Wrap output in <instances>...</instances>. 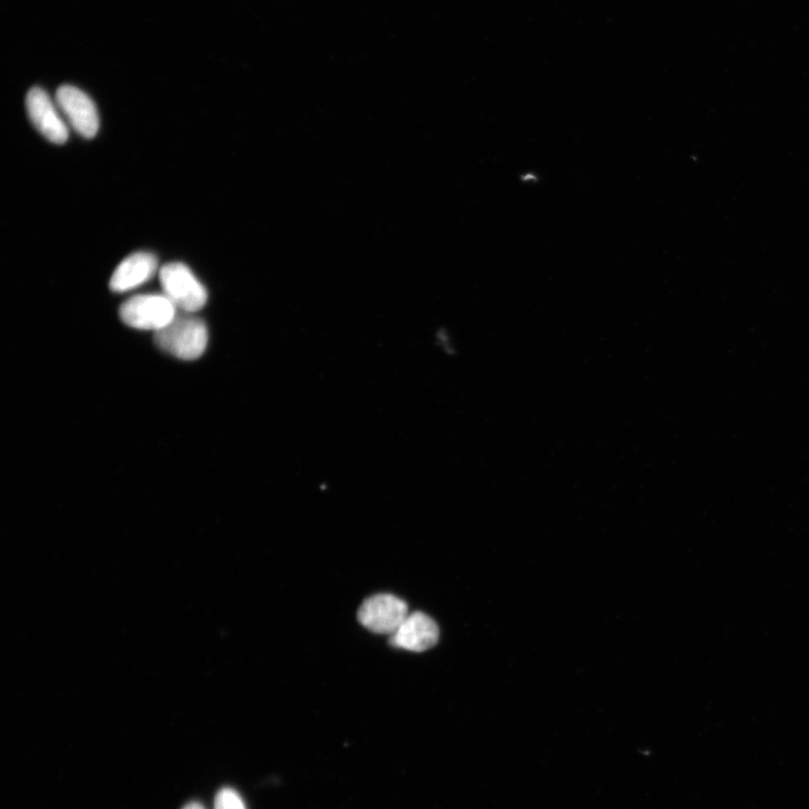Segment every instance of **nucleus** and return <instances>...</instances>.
I'll return each instance as SVG.
<instances>
[{"label": "nucleus", "instance_id": "6", "mask_svg": "<svg viewBox=\"0 0 809 809\" xmlns=\"http://www.w3.org/2000/svg\"><path fill=\"white\" fill-rule=\"evenodd\" d=\"M26 109L34 128L50 142L64 144L68 141V126L47 92L39 87L32 88L26 96Z\"/></svg>", "mask_w": 809, "mask_h": 809}, {"label": "nucleus", "instance_id": "10", "mask_svg": "<svg viewBox=\"0 0 809 809\" xmlns=\"http://www.w3.org/2000/svg\"><path fill=\"white\" fill-rule=\"evenodd\" d=\"M182 809H205V808H204V806L202 804H200L197 801H193V802L188 804Z\"/></svg>", "mask_w": 809, "mask_h": 809}, {"label": "nucleus", "instance_id": "1", "mask_svg": "<svg viewBox=\"0 0 809 809\" xmlns=\"http://www.w3.org/2000/svg\"><path fill=\"white\" fill-rule=\"evenodd\" d=\"M157 347L181 360L201 358L207 347L206 324L191 313L177 314L173 321L155 335Z\"/></svg>", "mask_w": 809, "mask_h": 809}, {"label": "nucleus", "instance_id": "8", "mask_svg": "<svg viewBox=\"0 0 809 809\" xmlns=\"http://www.w3.org/2000/svg\"><path fill=\"white\" fill-rule=\"evenodd\" d=\"M158 269L157 256L148 252H136L123 261L110 279L109 287L116 292H125L149 281Z\"/></svg>", "mask_w": 809, "mask_h": 809}, {"label": "nucleus", "instance_id": "3", "mask_svg": "<svg viewBox=\"0 0 809 809\" xmlns=\"http://www.w3.org/2000/svg\"><path fill=\"white\" fill-rule=\"evenodd\" d=\"M178 309L161 293L134 297L124 302L120 309V316L124 324L136 329L158 330L169 325Z\"/></svg>", "mask_w": 809, "mask_h": 809}, {"label": "nucleus", "instance_id": "4", "mask_svg": "<svg viewBox=\"0 0 809 809\" xmlns=\"http://www.w3.org/2000/svg\"><path fill=\"white\" fill-rule=\"evenodd\" d=\"M408 616V604L391 594H378L367 599L358 612V619L363 628L389 637Z\"/></svg>", "mask_w": 809, "mask_h": 809}, {"label": "nucleus", "instance_id": "2", "mask_svg": "<svg viewBox=\"0 0 809 809\" xmlns=\"http://www.w3.org/2000/svg\"><path fill=\"white\" fill-rule=\"evenodd\" d=\"M165 295L183 313L195 314L207 303V291L193 271L183 264H168L160 270Z\"/></svg>", "mask_w": 809, "mask_h": 809}, {"label": "nucleus", "instance_id": "7", "mask_svg": "<svg viewBox=\"0 0 809 809\" xmlns=\"http://www.w3.org/2000/svg\"><path fill=\"white\" fill-rule=\"evenodd\" d=\"M438 639L439 630L435 620L422 612H416L409 614L398 630L390 636V644L412 652H424L433 648Z\"/></svg>", "mask_w": 809, "mask_h": 809}, {"label": "nucleus", "instance_id": "5", "mask_svg": "<svg viewBox=\"0 0 809 809\" xmlns=\"http://www.w3.org/2000/svg\"><path fill=\"white\" fill-rule=\"evenodd\" d=\"M57 104L70 125L80 135L93 138L99 129V116L93 99L73 86H62L57 92Z\"/></svg>", "mask_w": 809, "mask_h": 809}, {"label": "nucleus", "instance_id": "9", "mask_svg": "<svg viewBox=\"0 0 809 809\" xmlns=\"http://www.w3.org/2000/svg\"><path fill=\"white\" fill-rule=\"evenodd\" d=\"M215 809H246V806L237 790L224 788L216 795Z\"/></svg>", "mask_w": 809, "mask_h": 809}]
</instances>
